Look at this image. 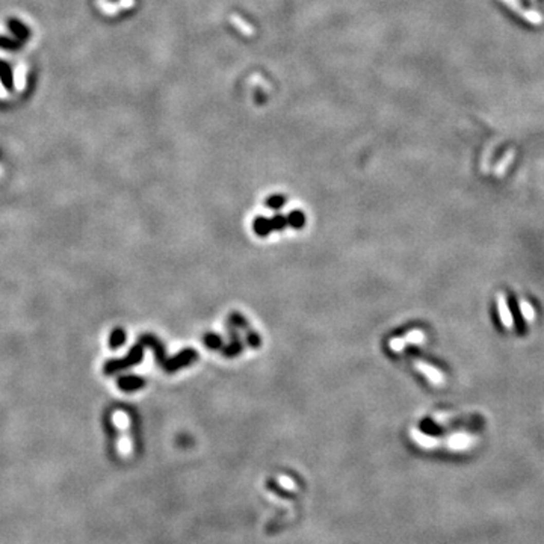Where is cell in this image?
<instances>
[{"mask_svg": "<svg viewBox=\"0 0 544 544\" xmlns=\"http://www.w3.org/2000/svg\"><path fill=\"white\" fill-rule=\"evenodd\" d=\"M129 422H130L129 421V416H127L124 411H121V410H118V411L114 414V423H115V426H117L120 431H123V436H120V440H118V454H120L121 457H130L132 452H133L132 440H130V437H129V434H127Z\"/></svg>", "mask_w": 544, "mask_h": 544, "instance_id": "1", "label": "cell"}, {"mask_svg": "<svg viewBox=\"0 0 544 544\" xmlns=\"http://www.w3.org/2000/svg\"><path fill=\"white\" fill-rule=\"evenodd\" d=\"M511 160H513V153H510V154H506V156L503 157V160H502V162L499 164V167L496 168V174H497V175H502V174L505 173L506 165H510Z\"/></svg>", "mask_w": 544, "mask_h": 544, "instance_id": "8", "label": "cell"}, {"mask_svg": "<svg viewBox=\"0 0 544 544\" xmlns=\"http://www.w3.org/2000/svg\"><path fill=\"white\" fill-rule=\"evenodd\" d=\"M447 443L452 446L454 449H466L467 446H470L473 443V437L469 436V434H454Z\"/></svg>", "mask_w": 544, "mask_h": 544, "instance_id": "5", "label": "cell"}, {"mask_svg": "<svg viewBox=\"0 0 544 544\" xmlns=\"http://www.w3.org/2000/svg\"><path fill=\"white\" fill-rule=\"evenodd\" d=\"M519 309H520V312H521V316H523V319H524V321L526 322L535 321V309H534V305H532L528 299L520 298Z\"/></svg>", "mask_w": 544, "mask_h": 544, "instance_id": "6", "label": "cell"}, {"mask_svg": "<svg viewBox=\"0 0 544 544\" xmlns=\"http://www.w3.org/2000/svg\"><path fill=\"white\" fill-rule=\"evenodd\" d=\"M414 368L421 372L422 375H425L426 379H428L429 383H432L434 386H442V384H445V375H443V372L440 371V369H437L436 366H431V365H428V363H425V361H422V360H416V361H414Z\"/></svg>", "mask_w": 544, "mask_h": 544, "instance_id": "3", "label": "cell"}, {"mask_svg": "<svg viewBox=\"0 0 544 544\" xmlns=\"http://www.w3.org/2000/svg\"><path fill=\"white\" fill-rule=\"evenodd\" d=\"M291 224H294L295 227H301L302 224H304V216L301 215V213H294L292 216H291Z\"/></svg>", "mask_w": 544, "mask_h": 544, "instance_id": "9", "label": "cell"}, {"mask_svg": "<svg viewBox=\"0 0 544 544\" xmlns=\"http://www.w3.org/2000/svg\"><path fill=\"white\" fill-rule=\"evenodd\" d=\"M404 343H411V345H422L426 340V334L422 330H411L408 331L404 337Z\"/></svg>", "mask_w": 544, "mask_h": 544, "instance_id": "7", "label": "cell"}, {"mask_svg": "<svg viewBox=\"0 0 544 544\" xmlns=\"http://www.w3.org/2000/svg\"><path fill=\"white\" fill-rule=\"evenodd\" d=\"M206 342H207V345H209V347H212V348H215L220 345V340H218L215 336H209V337L206 339Z\"/></svg>", "mask_w": 544, "mask_h": 544, "instance_id": "11", "label": "cell"}, {"mask_svg": "<svg viewBox=\"0 0 544 544\" xmlns=\"http://www.w3.org/2000/svg\"><path fill=\"white\" fill-rule=\"evenodd\" d=\"M496 304H497V312H499V319L502 322L503 328L506 330H513L514 328V318H513V313L508 307V301H506V297L499 292L497 297H496Z\"/></svg>", "mask_w": 544, "mask_h": 544, "instance_id": "4", "label": "cell"}, {"mask_svg": "<svg viewBox=\"0 0 544 544\" xmlns=\"http://www.w3.org/2000/svg\"><path fill=\"white\" fill-rule=\"evenodd\" d=\"M268 204H269V207H272V209H278V207H281V204H283V198L271 197L268 200Z\"/></svg>", "mask_w": 544, "mask_h": 544, "instance_id": "10", "label": "cell"}, {"mask_svg": "<svg viewBox=\"0 0 544 544\" xmlns=\"http://www.w3.org/2000/svg\"><path fill=\"white\" fill-rule=\"evenodd\" d=\"M500 2H502V3H505L510 9H513L517 15L523 17L528 23H531V25H535V26H538L543 23V17H541L537 11H531V9L523 8L519 0H500Z\"/></svg>", "mask_w": 544, "mask_h": 544, "instance_id": "2", "label": "cell"}]
</instances>
